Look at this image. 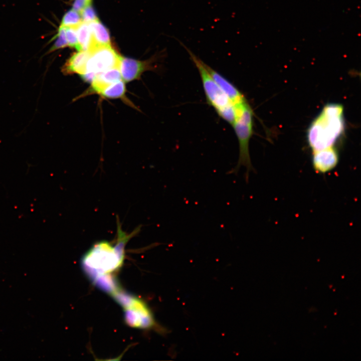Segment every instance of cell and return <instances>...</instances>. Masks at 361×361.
<instances>
[{
	"instance_id": "obj_1",
	"label": "cell",
	"mask_w": 361,
	"mask_h": 361,
	"mask_svg": "<svg viewBox=\"0 0 361 361\" xmlns=\"http://www.w3.org/2000/svg\"><path fill=\"white\" fill-rule=\"evenodd\" d=\"M117 238L113 242L106 240L94 243L82 259L84 268L97 276L110 273L122 264L125 247L128 241L137 233V229L128 234L117 223Z\"/></svg>"
},
{
	"instance_id": "obj_2",
	"label": "cell",
	"mask_w": 361,
	"mask_h": 361,
	"mask_svg": "<svg viewBox=\"0 0 361 361\" xmlns=\"http://www.w3.org/2000/svg\"><path fill=\"white\" fill-rule=\"evenodd\" d=\"M344 128L343 106L337 103L325 105L308 129L307 141L312 151L333 147Z\"/></svg>"
},
{
	"instance_id": "obj_3",
	"label": "cell",
	"mask_w": 361,
	"mask_h": 361,
	"mask_svg": "<svg viewBox=\"0 0 361 361\" xmlns=\"http://www.w3.org/2000/svg\"><path fill=\"white\" fill-rule=\"evenodd\" d=\"M196 67L201 79L203 89L208 104L223 119L232 125L235 118V108L230 99L213 79L205 66V62L197 57L182 42Z\"/></svg>"
},
{
	"instance_id": "obj_4",
	"label": "cell",
	"mask_w": 361,
	"mask_h": 361,
	"mask_svg": "<svg viewBox=\"0 0 361 361\" xmlns=\"http://www.w3.org/2000/svg\"><path fill=\"white\" fill-rule=\"evenodd\" d=\"M234 108L235 118L232 125L238 140L239 154L236 166L229 173L237 174L240 167L245 166L247 180L250 171L253 170L249 152V142L253 133V111L247 101Z\"/></svg>"
},
{
	"instance_id": "obj_5",
	"label": "cell",
	"mask_w": 361,
	"mask_h": 361,
	"mask_svg": "<svg viewBox=\"0 0 361 361\" xmlns=\"http://www.w3.org/2000/svg\"><path fill=\"white\" fill-rule=\"evenodd\" d=\"M90 52L85 71L80 75L84 80L91 83L100 73L118 67L120 56L111 45L98 47Z\"/></svg>"
},
{
	"instance_id": "obj_6",
	"label": "cell",
	"mask_w": 361,
	"mask_h": 361,
	"mask_svg": "<svg viewBox=\"0 0 361 361\" xmlns=\"http://www.w3.org/2000/svg\"><path fill=\"white\" fill-rule=\"evenodd\" d=\"M118 300L123 306L126 320L134 327L150 328L154 325L151 312L146 306L135 297L122 296Z\"/></svg>"
},
{
	"instance_id": "obj_7",
	"label": "cell",
	"mask_w": 361,
	"mask_h": 361,
	"mask_svg": "<svg viewBox=\"0 0 361 361\" xmlns=\"http://www.w3.org/2000/svg\"><path fill=\"white\" fill-rule=\"evenodd\" d=\"M151 61H140L120 56L118 68L122 79L129 82L137 79L145 70L152 68Z\"/></svg>"
},
{
	"instance_id": "obj_8",
	"label": "cell",
	"mask_w": 361,
	"mask_h": 361,
	"mask_svg": "<svg viewBox=\"0 0 361 361\" xmlns=\"http://www.w3.org/2000/svg\"><path fill=\"white\" fill-rule=\"evenodd\" d=\"M204 64L213 79L228 97L234 107L247 101L244 95L233 84L206 63Z\"/></svg>"
},
{
	"instance_id": "obj_9",
	"label": "cell",
	"mask_w": 361,
	"mask_h": 361,
	"mask_svg": "<svg viewBox=\"0 0 361 361\" xmlns=\"http://www.w3.org/2000/svg\"><path fill=\"white\" fill-rule=\"evenodd\" d=\"M312 165L313 168L321 173L327 172L333 169L338 161V154L334 147L313 152Z\"/></svg>"
},
{
	"instance_id": "obj_10",
	"label": "cell",
	"mask_w": 361,
	"mask_h": 361,
	"mask_svg": "<svg viewBox=\"0 0 361 361\" xmlns=\"http://www.w3.org/2000/svg\"><path fill=\"white\" fill-rule=\"evenodd\" d=\"M120 80L122 79L118 67L109 69L95 76L91 82L92 89L100 94L107 86Z\"/></svg>"
},
{
	"instance_id": "obj_11",
	"label": "cell",
	"mask_w": 361,
	"mask_h": 361,
	"mask_svg": "<svg viewBox=\"0 0 361 361\" xmlns=\"http://www.w3.org/2000/svg\"><path fill=\"white\" fill-rule=\"evenodd\" d=\"M88 25L93 42L92 50L98 47L111 45L109 31L98 19L88 23Z\"/></svg>"
},
{
	"instance_id": "obj_12",
	"label": "cell",
	"mask_w": 361,
	"mask_h": 361,
	"mask_svg": "<svg viewBox=\"0 0 361 361\" xmlns=\"http://www.w3.org/2000/svg\"><path fill=\"white\" fill-rule=\"evenodd\" d=\"M90 52L88 51H79L74 54L67 61L63 68L64 72L67 73H84Z\"/></svg>"
},
{
	"instance_id": "obj_13",
	"label": "cell",
	"mask_w": 361,
	"mask_h": 361,
	"mask_svg": "<svg viewBox=\"0 0 361 361\" xmlns=\"http://www.w3.org/2000/svg\"><path fill=\"white\" fill-rule=\"evenodd\" d=\"M79 51L90 52L93 49L91 33L88 24L82 22L77 28Z\"/></svg>"
},
{
	"instance_id": "obj_14",
	"label": "cell",
	"mask_w": 361,
	"mask_h": 361,
	"mask_svg": "<svg viewBox=\"0 0 361 361\" xmlns=\"http://www.w3.org/2000/svg\"><path fill=\"white\" fill-rule=\"evenodd\" d=\"M125 92L124 81L120 80L107 86L100 94L107 98H117L123 96Z\"/></svg>"
},
{
	"instance_id": "obj_15",
	"label": "cell",
	"mask_w": 361,
	"mask_h": 361,
	"mask_svg": "<svg viewBox=\"0 0 361 361\" xmlns=\"http://www.w3.org/2000/svg\"><path fill=\"white\" fill-rule=\"evenodd\" d=\"M82 22L81 14L72 9L65 14L60 26L76 28Z\"/></svg>"
},
{
	"instance_id": "obj_16",
	"label": "cell",
	"mask_w": 361,
	"mask_h": 361,
	"mask_svg": "<svg viewBox=\"0 0 361 361\" xmlns=\"http://www.w3.org/2000/svg\"><path fill=\"white\" fill-rule=\"evenodd\" d=\"M55 38V41L52 47L51 48L50 51H54L68 46L64 27H59Z\"/></svg>"
},
{
	"instance_id": "obj_17",
	"label": "cell",
	"mask_w": 361,
	"mask_h": 361,
	"mask_svg": "<svg viewBox=\"0 0 361 361\" xmlns=\"http://www.w3.org/2000/svg\"><path fill=\"white\" fill-rule=\"evenodd\" d=\"M66 37L68 46L79 51L76 28L73 27L65 28Z\"/></svg>"
},
{
	"instance_id": "obj_18",
	"label": "cell",
	"mask_w": 361,
	"mask_h": 361,
	"mask_svg": "<svg viewBox=\"0 0 361 361\" xmlns=\"http://www.w3.org/2000/svg\"><path fill=\"white\" fill-rule=\"evenodd\" d=\"M80 14L82 22L87 24L98 19L91 4L86 6L82 10Z\"/></svg>"
},
{
	"instance_id": "obj_19",
	"label": "cell",
	"mask_w": 361,
	"mask_h": 361,
	"mask_svg": "<svg viewBox=\"0 0 361 361\" xmlns=\"http://www.w3.org/2000/svg\"><path fill=\"white\" fill-rule=\"evenodd\" d=\"M91 3V0H74L72 9L80 13L86 6Z\"/></svg>"
}]
</instances>
